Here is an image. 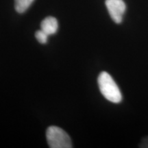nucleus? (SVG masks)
<instances>
[{
  "mask_svg": "<svg viewBox=\"0 0 148 148\" xmlns=\"http://www.w3.org/2000/svg\"><path fill=\"white\" fill-rule=\"evenodd\" d=\"M105 4L111 18L114 23H121L126 10L124 1L123 0H106Z\"/></svg>",
  "mask_w": 148,
  "mask_h": 148,
  "instance_id": "obj_3",
  "label": "nucleus"
},
{
  "mask_svg": "<svg viewBox=\"0 0 148 148\" xmlns=\"http://www.w3.org/2000/svg\"><path fill=\"white\" fill-rule=\"evenodd\" d=\"M34 0H14L15 10L18 13H23L25 12Z\"/></svg>",
  "mask_w": 148,
  "mask_h": 148,
  "instance_id": "obj_5",
  "label": "nucleus"
},
{
  "mask_svg": "<svg viewBox=\"0 0 148 148\" xmlns=\"http://www.w3.org/2000/svg\"><path fill=\"white\" fill-rule=\"evenodd\" d=\"M97 82L101 93L107 100L114 103L121 102V90L110 74L106 71L101 72L98 76Z\"/></svg>",
  "mask_w": 148,
  "mask_h": 148,
  "instance_id": "obj_1",
  "label": "nucleus"
},
{
  "mask_svg": "<svg viewBox=\"0 0 148 148\" xmlns=\"http://www.w3.org/2000/svg\"><path fill=\"white\" fill-rule=\"evenodd\" d=\"M35 37H36L37 40L41 44H45L47 42L48 35L45 32H43L42 29L36 31L35 33Z\"/></svg>",
  "mask_w": 148,
  "mask_h": 148,
  "instance_id": "obj_6",
  "label": "nucleus"
},
{
  "mask_svg": "<svg viewBox=\"0 0 148 148\" xmlns=\"http://www.w3.org/2000/svg\"><path fill=\"white\" fill-rule=\"evenodd\" d=\"M48 145L51 148H71L72 143L65 131L57 126L49 127L46 132Z\"/></svg>",
  "mask_w": 148,
  "mask_h": 148,
  "instance_id": "obj_2",
  "label": "nucleus"
},
{
  "mask_svg": "<svg viewBox=\"0 0 148 148\" xmlns=\"http://www.w3.org/2000/svg\"><path fill=\"white\" fill-rule=\"evenodd\" d=\"M40 29L45 32L48 36L54 34L58 29V23L57 19L53 16H48L41 22Z\"/></svg>",
  "mask_w": 148,
  "mask_h": 148,
  "instance_id": "obj_4",
  "label": "nucleus"
},
{
  "mask_svg": "<svg viewBox=\"0 0 148 148\" xmlns=\"http://www.w3.org/2000/svg\"><path fill=\"white\" fill-rule=\"evenodd\" d=\"M138 147L140 148H148V136H146L142 138Z\"/></svg>",
  "mask_w": 148,
  "mask_h": 148,
  "instance_id": "obj_7",
  "label": "nucleus"
}]
</instances>
